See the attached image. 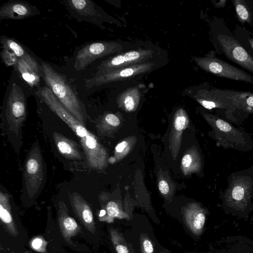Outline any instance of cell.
<instances>
[{"mask_svg": "<svg viewBox=\"0 0 253 253\" xmlns=\"http://www.w3.org/2000/svg\"><path fill=\"white\" fill-rule=\"evenodd\" d=\"M1 54L3 61L8 66L16 65L19 59L13 52L7 49H4Z\"/></svg>", "mask_w": 253, "mask_h": 253, "instance_id": "1f68e13d", "label": "cell"}, {"mask_svg": "<svg viewBox=\"0 0 253 253\" xmlns=\"http://www.w3.org/2000/svg\"><path fill=\"white\" fill-rule=\"evenodd\" d=\"M53 138L55 145L61 154L69 160H81L84 154L81 151L77 142L62 134L54 132Z\"/></svg>", "mask_w": 253, "mask_h": 253, "instance_id": "ac0fdd59", "label": "cell"}, {"mask_svg": "<svg viewBox=\"0 0 253 253\" xmlns=\"http://www.w3.org/2000/svg\"><path fill=\"white\" fill-rule=\"evenodd\" d=\"M201 159L196 147L193 146L187 150L181 163V169L185 175L199 172L201 168Z\"/></svg>", "mask_w": 253, "mask_h": 253, "instance_id": "44dd1931", "label": "cell"}, {"mask_svg": "<svg viewBox=\"0 0 253 253\" xmlns=\"http://www.w3.org/2000/svg\"><path fill=\"white\" fill-rule=\"evenodd\" d=\"M100 200L101 210L98 215L99 221L110 223L113 222L115 219L131 220L120 201L107 200L104 197L100 198Z\"/></svg>", "mask_w": 253, "mask_h": 253, "instance_id": "e0dca14e", "label": "cell"}, {"mask_svg": "<svg viewBox=\"0 0 253 253\" xmlns=\"http://www.w3.org/2000/svg\"><path fill=\"white\" fill-rule=\"evenodd\" d=\"M44 164L40 146L33 145L28 152L23 170V189L31 199L40 192L45 177Z\"/></svg>", "mask_w": 253, "mask_h": 253, "instance_id": "3957f363", "label": "cell"}, {"mask_svg": "<svg viewBox=\"0 0 253 253\" xmlns=\"http://www.w3.org/2000/svg\"><path fill=\"white\" fill-rule=\"evenodd\" d=\"M120 124V120L117 116L112 113L106 114L99 124V128L105 126L116 127Z\"/></svg>", "mask_w": 253, "mask_h": 253, "instance_id": "f1b7e54d", "label": "cell"}, {"mask_svg": "<svg viewBox=\"0 0 253 253\" xmlns=\"http://www.w3.org/2000/svg\"><path fill=\"white\" fill-rule=\"evenodd\" d=\"M151 49H137L123 52L102 61L97 66L94 76L110 72L120 68L147 62L152 56Z\"/></svg>", "mask_w": 253, "mask_h": 253, "instance_id": "ba28073f", "label": "cell"}, {"mask_svg": "<svg viewBox=\"0 0 253 253\" xmlns=\"http://www.w3.org/2000/svg\"><path fill=\"white\" fill-rule=\"evenodd\" d=\"M0 218L3 227L11 236L17 237L19 234L14 222L8 195L0 192Z\"/></svg>", "mask_w": 253, "mask_h": 253, "instance_id": "ffe728a7", "label": "cell"}, {"mask_svg": "<svg viewBox=\"0 0 253 253\" xmlns=\"http://www.w3.org/2000/svg\"><path fill=\"white\" fill-rule=\"evenodd\" d=\"M131 146L127 140H124L119 143L115 148V161L124 157L128 152Z\"/></svg>", "mask_w": 253, "mask_h": 253, "instance_id": "f546056e", "label": "cell"}, {"mask_svg": "<svg viewBox=\"0 0 253 253\" xmlns=\"http://www.w3.org/2000/svg\"><path fill=\"white\" fill-rule=\"evenodd\" d=\"M69 199L75 215L87 230L94 234L96 231L95 223L91 208L88 204L77 192L71 194Z\"/></svg>", "mask_w": 253, "mask_h": 253, "instance_id": "9a60e30c", "label": "cell"}, {"mask_svg": "<svg viewBox=\"0 0 253 253\" xmlns=\"http://www.w3.org/2000/svg\"><path fill=\"white\" fill-rule=\"evenodd\" d=\"M47 242L42 237H37L31 242V246L36 251L41 253H46Z\"/></svg>", "mask_w": 253, "mask_h": 253, "instance_id": "4dcf8cb0", "label": "cell"}, {"mask_svg": "<svg viewBox=\"0 0 253 253\" xmlns=\"http://www.w3.org/2000/svg\"><path fill=\"white\" fill-rule=\"evenodd\" d=\"M154 65L153 63L145 62L120 68L101 75L94 76L91 78L85 80V86L89 88L129 79L150 71Z\"/></svg>", "mask_w": 253, "mask_h": 253, "instance_id": "9c48e42d", "label": "cell"}, {"mask_svg": "<svg viewBox=\"0 0 253 253\" xmlns=\"http://www.w3.org/2000/svg\"><path fill=\"white\" fill-rule=\"evenodd\" d=\"M183 220L189 230L195 235H200L204 230L206 210L195 202L187 204L182 209Z\"/></svg>", "mask_w": 253, "mask_h": 253, "instance_id": "7c38bea8", "label": "cell"}, {"mask_svg": "<svg viewBox=\"0 0 253 253\" xmlns=\"http://www.w3.org/2000/svg\"><path fill=\"white\" fill-rule=\"evenodd\" d=\"M37 93L49 108L64 121L80 139L88 166L99 169L107 164V153L98 139L77 120L60 103L46 86L40 87Z\"/></svg>", "mask_w": 253, "mask_h": 253, "instance_id": "6da1fadb", "label": "cell"}, {"mask_svg": "<svg viewBox=\"0 0 253 253\" xmlns=\"http://www.w3.org/2000/svg\"><path fill=\"white\" fill-rule=\"evenodd\" d=\"M188 125L189 119L185 110L182 108L177 110L173 116L169 138L170 150L174 159L180 148L183 132Z\"/></svg>", "mask_w": 253, "mask_h": 253, "instance_id": "4fadbf2b", "label": "cell"}, {"mask_svg": "<svg viewBox=\"0 0 253 253\" xmlns=\"http://www.w3.org/2000/svg\"><path fill=\"white\" fill-rule=\"evenodd\" d=\"M196 64L202 70L213 75L253 84V77L218 58L195 57Z\"/></svg>", "mask_w": 253, "mask_h": 253, "instance_id": "52a82bcc", "label": "cell"}, {"mask_svg": "<svg viewBox=\"0 0 253 253\" xmlns=\"http://www.w3.org/2000/svg\"><path fill=\"white\" fill-rule=\"evenodd\" d=\"M15 66L29 85L34 86L39 84L41 76L40 66L34 57L27 60L19 59Z\"/></svg>", "mask_w": 253, "mask_h": 253, "instance_id": "d6986e66", "label": "cell"}, {"mask_svg": "<svg viewBox=\"0 0 253 253\" xmlns=\"http://www.w3.org/2000/svg\"><path fill=\"white\" fill-rule=\"evenodd\" d=\"M111 240L117 253H134L132 245L120 232L114 228L109 229Z\"/></svg>", "mask_w": 253, "mask_h": 253, "instance_id": "603a6c76", "label": "cell"}, {"mask_svg": "<svg viewBox=\"0 0 253 253\" xmlns=\"http://www.w3.org/2000/svg\"><path fill=\"white\" fill-rule=\"evenodd\" d=\"M122 49L121 44L115 41H98L89 43L78 51L74 68L76 71H81L96 59L119 52Z\"/></svg>", "mask_w": 253, "mask_h": 253, "instance_id": "8992f818", "label": "cell"}, {"mask_svg": "<svg viewBox=\"0 0 253 253\" xmlns=\"http://www.w3.org/2000/svg\"><path fill=\"white\" fill-rule=\"evenodd\" d=\"M38 8L23 1H10L3 4L0 9V18L18 20L40 14Z\"/></svg>", "mask_w": 253, "mask_h": 253, "instance_id": "5bb4252c", "label": "cell"}, {"mask_svg": "<svg viewBox=\"0 0 253 253\" xmlns=\"http://www.w3.org/2000/svg\"><path fill=\"white\" fill-rule=\"evenodd\" d=\"M139 245L141 253H154V247L149 236L141 233L139 237Z\"/></svg>", "mask_w": 253, "mask_h": 253, "instance_id": "83f0119b", "label": "cell"}, {"mask_svg": "<svg viewBox=\"0 0 253 253\" xmlns=\"http://www.w3.org/2000/svg\"><path fill=\"white\" fill-rule=\"evenodd\" d=\"M236 102L238 109L253 113V93L248 91H237Z\"/></svg>", "mask_w": 253, "mask_h": 253, "instance_id": "484cf974", "label": "cell"}, {"mask_svg": "<svg viewBox=\"0 0 253 253\" xmlns=\"http://www.w3.org/2000/svg\"><path fill=\"white\" fill-rule=\"evenodd\" d=\"M235 6L236 12L239 20L243 23L245 22L251 23V17L249 10L242 0H234L233 1Z\"/></svg>", "mask_w": 253, "mask_h": 253, "instance_id": "4316f807", "label": "cell"}, {"mask_svg": "<svg viewBox=\"0 0 253 253\" xmlns=\"http://www.w3.org/2000/svg\"><path fill=\"white\" fill-rule=\"evenodd\" d=\"M187 93L207 109L218 108L237 109L236 91L196 86L187 89Z\"/></svg>", "mask_w": 253, "mask_h": 253, "instance_id": "277c9868", "label": "cell"}, {"mask_svg": "<svg viewBox=\"0 0 253 253\" xmlns=\"http://www.w3.org/2000/svg\"><path fill=\"white\" fill-rule=\"evenodd\" d=\"M64 2L71 16L78 20L99 26L104 20L103 10L92 0H66Z\"/></svg>", "mask_w": 253, "mask_h": 253, "instance_id": "8fae6325", "label": "cell"}, {"mask_svg": "<svg viewBox=\"0 0 253 253\" xmlns=\"http://www.w3.org/2000/svg\"><path fill=\"white\" fill-rule=\"evenodd\" d=\"M140 96L141 91L138 87H130L120 94L118 98V103L125 111L132 112L137 109Z\"/></svg>", "mask_w": 253, "mask_h": 253, "instance_id": "7402d4cb", "label": "cell"}, {"mask_svg": "<svg viewBox=\"0 0 253 253\" xmlns=\"http://www.w3.org/2000/svg\"><path fill=\"white\" fill-rule=\"evenodd\" d=\"M219 47L230 60L253 73V57L232 37L219 34L217 36Z\"/></svg>", "mask_w": 253, "mask_h": 253, "instance_id": "30bf717a", "label": "cell"}, {"mask_svg": "<svg viewBox=\"0 0 253 253\" xmlns=\"http://www.w3.org/2000/svg\"><path fill=\"white\" fill-rule=\"evenodd\" d=\"M248 41L250 43L251 48H252V49L253 50V38H250L248 39Z\"/></svg>", "mask_w": 253, "mask_h": 253, "instance_id": "d6a6232c", "label": "cell"}, {"mask_svg": "<svg viewBox=\"0 0 253 253\" xmlns=\"http://www.w3.org/2000/svg\"><path fill=\"white\" fill-rule=\"evenodd\" d=\"M158 182L159 191L166 200L170 201L175 189V185L169 175L162 172L158 173Z\"/></svg>", "mask_w": 253, "mask_h": 253, "instance_id": "d4e9b609", "label": "cell"}, {"mask_svg": "<svg viewBox=\"0 0 253 253\" xmlns=\"http://www.w3.org/2000/svg\"><path fill=\"white\" fill-rule=\"evenodd\" d=\"M40 68L47 86L63 106L85 126V116L81 102L66 79L44 61L41 62Z\"/></svg>", "mask_w": 253, "mask_h": 253, "instance_id": "7a4b0ae2", "label": "cell"}, {"mask_svg": "<svg viewBox=\"0 0 253 253\" xmlns=\"http://www.w3.org/2000/svg\"><path fill=\"white\" fill-rule=\"evenodd\" d=\"M161 253H168L166 252H165V251H162L161 252Z\"/></svg>", "mask_w": 253, "mask_h": 253, "instance_id": "836d02e7", "label": "cell"}, {"mask_svg": "<svg viewBox=\"0 0 253 253\" xmlns=\"http://www.w3.org/2000/svg\"><path fill=\"white\" fill-rule=\"evenodd\" d=\"M57 219L62 235L65 241L72 244L71 238L81 232V228L68 213V209L65 202H59Z\"/></svg>", "mask_w": 253, "mask_h": 253, "instance_id": "2e32d148", "label": "cell"}, {"mask_svg": "<svg viewBox=\"0 0 253 253\" xmlns=\"http://www.w3.org/2000/svg\"><path fill=\"white\" fill-rule=\"evenodd\" d=\"M26 99L22 88L14 83L11 85L4 108V116L8 128L18 134L26 118Z\"/></svg>", "mask_w": 253, "mask_h": 253, "instance_id": "5b68a950", "label": "cell"}, {"mask_svg": "<svg viewBox=\"0 0 253 253\" xmlns=\"http://www.w3.org/2000/svg\"><path fill=\"white\" fill-rule=\"evenodd\" d=\"M0 42L3 49L13 52L19 59L28 60L33 57L19 43L12 39L2 36L0 38Z\"/></svg>", "mask_w": 253, "mask_h": 253, "instance_id": "cb8c5ba5", "label": "cell"}]
</instances>
